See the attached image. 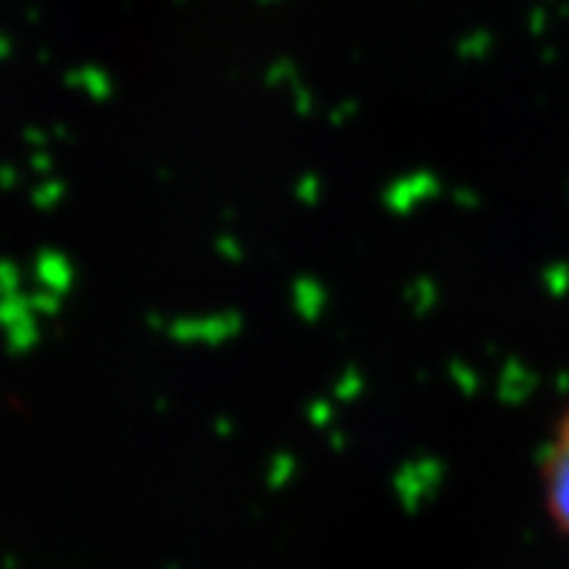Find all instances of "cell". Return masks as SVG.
Here are the masks:
<instances>
[{
	"instance_id": "1",
	"label": "cell",
	"mask_w": 569,
	"mask_h": 569,
	"mask_svg": "<svg viewBox=\"0 0 569 569\" xmlns=\"http://www.w3.org/2000/svg\"><path fill=\"white\" fill-rule=\"evenodd\" d=\"M540 497L549 523L569 538V407L555 419L540 459Z\"/></svg>"
}]
</instances>
